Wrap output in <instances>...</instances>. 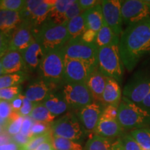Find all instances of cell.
<instances>
[{
    "mask_svg": "<svg viewBox=\"0 0 150 150\" xmlns=\"http://www.w3.org/2000/svg\"><path fill=\"white\" fill-rule=\"evenodd\" d=\"M119 50L124 66L134 70L142 57L150 54V20L128 25L120 38Z\"/></svg>",
    "mask_w": 150,
    "mask_h": 150,
    "instance_id": "obj_1",
    "label": "cell"
},
{
    "mask_svg": "<svg viewBox=\"0 0 150 150\" xmlns=\"http://www.w3.org/2000/svg\"><path fill=\"white\" fill-rule=\"evenodd\" d=\"M117 120L124 129L145 128L150 124V110L123 97L118 106Z\"/></svg>",
    "mask_w": 150,
    "mask_h": 150,
    "instance_id": "obj_2",
    "label": "cell"
},
{
    "mask_svg": "<svg viewBox=\"0 0 150 150\" xmlns=\"http://www.w3.org/2000/svg\"><path fill=\"white\" fill-rule=\"evenodd\" d=\"M35 38L45 52L61 50L70 40L67 29V22L57 24L49 20L39 28Z\"/></svg>",
    "mask_w": 150,
    "mask_h": 150,
    "instance_id": "obj_3",
    "label": "cell"
},
{
    "mask_svg": "<svg viewBox=\"0 0 150 150\" xmlns=\"http://www.w3.org/2000/svg\"><path fill=\"white\" fill-rule=\"evenodd\" d=\"M97 68L106 77L113 79L118 83L122 81L124 65L120 53L119 45L98 48Z\"/></svg>",
    "mask_w": 150,
    "mask_h": 150,
    "instance_id": "obj_4",
    "label": "cell"
},
{
    "mask_svg": "<svg viewBox=\"0 0 150 150\" xmlns=\"http://www.w3.org/2000/svg\"><path fill=\"white\" fill-rule=\"evenodd\" d=\"M64 59L62 49L46 52L39 66L43 80L52 83L63 81Z\"/></svg>",
    "mask_w": 150,
    "mask_h": 150,
    "instance_id": "obj_5",
    "label": "cell"
},
{
    "mask_svg": "<svg viewBox=\"0 0 150 150\" xmlns=\"http://www.w3.org/2000/svg\"><path fill=\"white\" fill-rule=\"evenodd\" d=\"M64 58L79 60L97 67L98 47L95 43H87L78 38L70 40L62 48Z\"/></svg>",
    "mask_w": 150,
    "mask_h": 150,
    "instance_id": "obj_6",
    "label": "cell"
},
{
    "mask_svg": "<svg viewBox=\"0 0 150 150\" xmlns=\"http://www.w3.org/2000/svg\"><path fill=\"white\" fill-rule=\"evenodd\" d=\"M69 107L81 109L95 102L86 83H65L62 93Z\"/></svg>",
    "mask_w": 150,
    "mask_h": 150,
    "instance_id": "obj_7",
    "label": "cell"
},
{
    "mask_svg": "<svg viewBox=\"0 0 150 150\" xmlns=\"http://www.w3.org/2000/svg\"><path fill=\"white\" fill-rule=\"evenodd\" d=\"M121 13L123 23L127 25L150 20V1L143 0L122 1Z\"/></svg>",
    "mask_w": 150,
    "mask_h": 150,
    "instance_id": "obj_8",
    "label": "cell"
},
{
    "mask_svg": "<svg viewBox=\"0 0 150 150\" xmlns=\"http://www.w3.org/2000/svg\"><path fill=\"white\" fill-rule=\"evenodd\" d=\"M52 134L54 136L76 140L83 135V131L76 116L67 113L51 124Z\"/></svg>",
    "mask_w": 150,
    "mask_h": 150,
    "instance_id": "obj_9",
    "label": "cell"
},
{
    "mask_svg": "<svg viewBox=\"0 0 150 150\" xmlns=\"http://www.w3.org/2000/svg\"><path fill=\"white\" fill-rule=\"evenodd\" d=\"M97 67L83 61L65 58L63 81L65 83H86L91 72Z\"/></svg>",
    "mask_w": 150,
    "mask_h": 150,
    "instance_id": "obj_10",
    "label": "cell"
},
{
    "mask_svg": "<svg viewBox=\"0 0 150 150\" xmlns=\"http://www.w3.org/2000/svg\"><path fill=\"white\" fill-rule=\"evenodd\" d=\"M37 33L31 23L23 21L11 32L8 51H24L35 40Z\"/></svg>",
    "mask_w": 150,
    "mask_h": 150,
    "instance_id": "obj_11",
    "label": "cell"
},
{
    "mask_svg": "<svg viewBox=\"0 0 150 150\" xmlns=\"http://www.w3.org/2000/svg\"><path fill=\"white\" fill-rule=\"evenodd\" d=\"M104 21L117 36L122 33L123 20L122 18V1L104 0L101 1Z\"/></svg>",
    "mask_w": 150,
    "mask_h": 150,
    "instance_id": "obj_12",
    "label": "cell"
},
{
    "mask_svg": "<svg viewBox=\"0 0 150 150\" xmlns=\"http://www.w3.org/2000/svg\"><path fill=\"white\" fill-rule=\"evenodd\" d=\"M150 93V76H140L131 81L123 89V97L140 105Z\"/></svg>",
    "mask_w": 150,
    "mask_h": 150,
    "instance_id": "obj_13",
    "label": "cell"
},
{
    "mask_svg": "<svg viewBox=\"0 0 150 150\" xmlns=\"http://www.w3.org/2000/svg\"><path fill=\"white\" fill-rule=\"evenodd\" d=\"M103 110L102 105L96 102L79 110L77 116L84 130L91 134H95Z\"/></svg>",
    "mask_w": 150,
    "mask_h": 150,
    "instance_id": "obj_14",
    "label": "cell"
},
{
    "mask_svg": "<svg viewBox=\"0 0 150 150\" xmlns=\"http://www.w3.org/2000/svg\"><path fill=\"white\" fill-rule=\"evenodd\" d=\"M22 53L25 67L29 70L34 71L40 66L46 52L35 38L33 42Z\"/></svg>",
    "mask_w": 150,
    "mask_h": 150,
    "instance_id": "obj_15",
    "label": "cell"
},
{
    "mask_svg": "<svg viewBox=\"0 0 150 150\" xmlns=\"http://www.w3.org/2000/svg\"><path fill=\"white\" fill-rule=\"evenodd\" d=\"M124 129L120 126L117 120L111 119L101 116L94 135L112 139L116 137L121 136Z\"/></svg>",
    "mask_w": 150,
    "mask_h": 150,
    "instance_id": "obj_16",
    "label": "cell"
},
{
    "mask_svg": "<svg viewBox=\"0 0 150 150\" xmlns=\"http://www.w3.org/2000/svg\"><path fill=\"white\" fill-rule=\"evenodd\" d=\"M107 79L108 77L103 74L97 67L91 72L86 81V85L91 91L95 102L101 104L102 97L106 87Z\"/></svg>",
    "mask_w": 150,
    "mask_h": 150,
    "instance_id": "obj_17",
    "label": "cell"
},
{
    "mask_svg": "<svg viewBox=\"0 0 150 150\" xmlns=\"http://www.w3.org/2000/svg\"><path fill=\"white\" fill-rule=\"evenodd\" d=\"M4 74L21 72L25 67L22 52L8 51L0 58Z\"/></svg>",
    "mask_w": 150,
    "mask_h": 150,
    "instance_id": "obj_18",
    "label": "cell"
},
{
    "mask_svg": "<svg viewBox=\"0 0 150 150\" xmlns=\"http://www.w3.org/2000/svg\"><path fill=\"white\" fill-rule=\"evenodd\" d=\"M50 86L45 80L34 81L27 86L24 92V97L34 104L42 103L45 101L50 92Z\"/></svg>",
    "mask_w": 150,
    "mask_h": 150,
    "instance_id": "obj_19",
    "label": "cell"
},
{
    "mask_svg": "<svg viewBox=\"0 0 150 150\" xmlns=\"http://www.w3.org/2000/svg\"><path fill=\"white\" fill-rule=\"evenodd\" d=\"M55 1L56 0H42V2L31 13L26 21H29L33 27L38 31L39 27L40 28L48 20Z\"/></svg>",
    "mask_w": 150,
    "mask_h": 150,
    "instance_id": "obj_20",
    "label": "cell"
},
{
    "mask_svg": "<svg viewBox=\"0 0 150 150\" xmlns=\"http://www.w3.org/2000/svg\"><path fill=\"white\" fill-rule=\"evenodd\" d=\"M122 91L119 83L112 78L107 79L106 87L103 93L101 104L104 107L109 105L119 106L121 102Z\"/></svg>",
    "mask_w": 150,
    "mask_h": 150,
    "instance_id": "obj_21",
    "label": "cell"
},
{
    "mask_svg": "<svg viewBox=\"0 0 150 150\" xmlns=\"http://www.w3.org/2000/svg\"><path fill=\"white\" fill-rule=\"evenodd\" d=\"M23 22L21 13L18 11H0V31L11 33Z\"/></svg>",
    "mask_w": 150,
    "mask_h": 150,
    "instance_id": "obj_22",
    "label": "cell"
},
{
    "mask_svg": "<svg viewBox=\"0 0 150 150\" xmlns=\"http://www.w3.org/2000/svg\"><path fill=\"white\" fill-rule=\"evenodd\" d=\"M42 103L55 117L64 113L69 108L63 95L59 94L51 93Z\"/></svg>",
    "mask_w": 150,
    "mask_h": 150,
    "instance_id": "obj_23",
    "label": "cell"
},
{
    "mask_svg": "<svg viewBox=\"0 0 150 150\" xmlns=\"http://www.w3.org/2000/svg\"><path fill=\"white\" fill-rule=\"evenodd\" d=\"M83 14L85 18L87 29L98 32L104 22L101 4L86 11Z\"/></svg>",
    "mask_w": 150,
    "mask_h": 150,
    "instance_id": "obj_24",
    "label": "cell"
},
{
    "mask_svg": "<svg viewBox=\"0 0 150 150\" xmlns=\"http://www.w3.org/2000/svg\"><path fill=\"white\" fill-rule=\"evenodd\" d=\"M120 42V37L117 36L112 29L105 22L97 33L95 44L98 48L104 47L118 45Z\"/></svg>",
    "mask_w": 150,
    "mask_h": 150,
    "instance_id": "obj_25",
    "label": "cell"
},
{
    "mask_svg": "<svg viewBox=\"0 0 150 150\" xmlns=\"http://www.w3.org/2000/svg\"><path fill=\"white\" fill-rule=\"evenodd\" d=\"M74 1V0H56L48 20L57 24L65 23V13Z\"/></svg>",
    "mask_w": 150,
    "mask_h": 150,
    "instance_id": "obj_26",
    "label": "cell"
},
{
    "mask_svg": "<svg viewBox=\"0 0 150 150\" xmlns=\"http://www.w3.org/2000/svg\"><path fill=\"white\" fill-rule=\"evenodd\" d=\"M83 13L67 22V29L70 40L80 38L88 29Z\"/></svg>",
    "mask_w": 150,
    "mask_h": 150,
    "instance_id": "obj_27",
    "label": "cell"
},
{
    "mask_svg": "<svg viewBox=\"0 0 150 150\" xmlns=\"http://www.w3.org/2000/svg\"><path fill=\"white\" fill-rule=\"evenodd\" d=\"M29 117L38 122L52 123L56 117L50 112L43 103L35 104Z\"/></svg>",
    "mask_w": 150,
    "mask_h": 150,
    "instance_id": "obj_28",
    "label": "cell"
},
{
    "mask_svg": "<svg viewBox=\"0 0 150 150\" xmlns=\"http://www.w3.org/2000/svg\"><path fill=\"white\" fill-rule=\"evenodd\" d=\"M112 150H143L129 134H122L112 142Z\"/></svg>",
    "mask_w": 150,
    "mask_h": 150,
    "instance_id": "obj_29",
    "label": "cell"
},
{
    "mask_svg": "<svg viewBox=\"0 0 150 150\" xmlns=\"http://www.w3.org/2000/svg\"><path fill=\"white\" fill-rule=\"evenodd\" d=\"M111 139L93 135L86 142L84 150H112Z\"/></svg>",
    "mask_w": 150,
    "mask_h": 150,
    "instance_id": "obj_30",
    "label": "cell"
},
{
    "mask_svg": "<svg viewBox=\"0 0 150 150\" xmlns=\"http://www.w3.org/2000/svg\"><path fill=\"white\" fill-rule=\"evenodd\" d=\"M25 78V74L22 72L1 75L0 76V89L18 86L24 81Z\"/></svg>",
    "mask_w": 150,
    "mask_h": 150,
    "instance_id": "obj_31",
    "label": "cell"
},
{
    "mask_svg": "<svg viewBox=\"0 0 150 150\" xmlns=\"http://www.w3.org/2000/svg\"><path fill=\"white\" fill-rule=\"evenodd\" d=\"M130 135L138 142L143 150H150V129L140 128L134 129Z\"/></svg>",
    "mask_w": 150,
    "mask_h": 150,
    "instance_id": "obj_32",
    "label": "cell"
},
{
    "mask_svg": "<svg viewBox=\"0 0 150 150\" xmlns=\"http://www.w3.org/2000/svg\"><path fill=\"white\" fill-rule=\"evenodd\" d=\"M52 142L54 150H82L81 145L74 140L60 138L52 135Z\"/></svg>",
    "mask_w": 150,
    "mask_h": 150,
    "instance_id": "obj_33",
    "label": "cell"
},
{
    "mask_svg": "<svg viewBox=\"0 0 150 150\" xmlns=\"http://www.w3.org/2000/svg\"><path fill=\"white\" fill-rule=\"evenodd\" d=\"M25 3V0H0V11L21 12Z\"/></svg>",
    "mask_w": 150,
    "mask_h": 150,
    "instance_id": "obj_34",
    "label": "cell"
},
{
    "mask_svg": "<svg viewBox=\"0 0 150 150\" xmlns=\"http://www.w3.org/2000/svg\"><path fill=\"white\" fill-rule=\"evenodd\" d=\"M52 135L51 131L47 134L31 138V139L26 145L22 146V147H19L18 150H35L42 142L50 139L52 138Z\"/></svg>",
    "mask_w": 150,
    "mask_h": 150,
    "instance_id": "obj_35",
    "label": "cell"
},
{
    "mask_svg": "<svg viewBox=\"0 0 150 150\" xmlns=\"http://www.w3.org/2000/svg\"><path fill=\"white\" fill-rule=\"evenodd\" d=\"M51 124L45 122H35L33 124V126L30 131L29 138L40 136L51 132Z\"/></svg>",
    "mask_w": 150,
    "mask_h": 150,
    "instance_id": "obj_36",
    "label": "cell"
},
{
    "mask_svg": "<svg viewBox=\"0 0 150 150\" xmlns=\"http://www.w3.org/2000/svg\"><path fill=\"white\" fill-rule=\"evenodd\" d=\"M24 121V117L22 116H19L18 117L13 120H10L7 124L5 128V131L11 136H13L15 135L20 133L22 125Z\"/></svg>",
    "mask_w": 150,
    "mask_h": 150,
    "instance_id": "obj_37",
    "label": "cell"
},
{
    "mask_svg": "<svg viewBox=\"0 0 150 150\" xmlns=\"http://www.w3.org/2000/svg\"><path fill=\"white\" fill-rule=\"evenodd\" d=\"M20 90L21 89L19 86L0 89V99L11 102L20 95Z\"/></svg>",
    "mask_w": 150,
    "mask_h": 150,
    "instance_id": "obj_38",
    "label": "cell"
},
{
    "mask_svg": "<svg viewBox=\"0 0 150 150\" xmlns=\"http://www.w3.org/2000/svg\"><path fill=\"white\" fill-rule=\"evenodd\" d=\"M42 2V0H28V1H26L23 10L20 12L23 21L27 20L31 13Z\"/></svg>",
    "mask_w": 150,
    "mask_h": 150,
    "instance_id": "obj_39",
    "label": "cell"
},
{
    "mask_svg": "<svg viewBox=\"0 0 150 150\" xmlns=\"http://www.w3.org/2000/svg\"><path fill=\"white\" fill-rule=\"evenodd\" d=\"M83 13V11L81 10V7L79 6L78 3V0H74L72 5L67 8V10L65 15V22H68L69 20L76 18L80 15H81Z\"/></svg>",
    "mask_w": 150,
    "mask_h": 150,
    "instance_id": "obj_40",
    "label": "cell"
},
{
    "mask_svg": "<svg viewBox=\"0 0 150 150\" xmlns=\"http://www.w3.org/2000/svg\"><path fill=\"white\" fill-rule=\"evenodd\" d=\"M11 34V32L6 33L0 31V58L8 51Z\"/></svg>",
    "mask_w": 150,
    "mask_h": 150,
    "instance_id": "obj_41",
    "label": "cell"
},
{
    "mask_svg": "<svg viewBox=\"0 0 150 150\" xmlns=\"http://www.w3.org/2000/svg\"><path fill=\"white\" fill-rule=\"evenodd\" d=\"M12 112L13 108L11 102L0 99V117L8 121Z\"/></svg>",
    "mask_w": 150,
    "mask_h": 150,
    "instance_id": "obj_42",
    "label": "cell"
},
{
    "mask_svg": "<svg viewBox=\"0 0 150 150\" xmlns=\"http://www.w3.org/2000/svg\"><path fill=\"white\" fill-rule=\"evenodd\" d=\"M35 104H34V103L31 102V101H29V99L24 97L23 104H22V108L19 110L18 114L23 117H29L31 111L33 110V108H34Z\"/></svg>",
    "mask_w": 150,
    "mask_h": 150,
    "instance_id": "obj_43",
    "label": "cell"
},
{
    "mask_svg": "<svg viewBox=\"0 0 150 150\" xmlns=\"http://www.w3.org/2000/svg\"><path fill=\"white\" fill-rule=\"evenodd\" d=\"M118 106H114V105H109V106H105L104 107L102 115L106 117L117 120Z\"/></svg>",
    "mask_w": 150,
    "mask_h": 150,
    "instance_id": "obj_44",
    "label": "cell"
},
{
    "mask_svg": "<svg viewBox=\"0 0 150 150\" xmlns=\"http://www.w3.org/2000/svg\"><path fill=\"white\" fill-rule=\"evenodd\" d=\"M101 1H102L97 0H78L79 5L83 12L96 6L97 5L100 4Z\"/></svg>",
    "mask_w": 150,
    "mask_h": 150,
    "instance_id": "obj_45",
    "label": "cell"
},
{
    "mask_svg": "<svg viewBox=\"0 0 150 150\" xmlns=\"http://www.w3.org/2000/svg\"><path fill=\"white\" fill-rule=\"evenodd\" d=\"M33 120L29 117H24V121L22 123L21 131L20 133L23 134L24 136L29 137L30 131H31V129L33 126Z\"/></svg>",
    "mask_w": 150,
    "mask_h": 150,
    "instance_id": "obj_46",
    "label": "cell"
},
{
    "mask_svg": "<svg viewBox=\"0 0 150 150\" xmlns=\"http://www.w3.org/2000/svg\"><path fill=\"white\" fill-rule=\"evenodd\" d=\"M11 138H12L13 142L16 144L18 147H22V146L26 145L29 141V140L31 139L29 137L24 136L21 133H19V134L15 135L13 136H11Z\"/></svg>",
    "mask_w": 150,
    "mask_h": 150,
    "instance_id": "obj_47",
    "label": "cell"
},
{
    "mask_svg": "<svg viewBox=\"0 0 150 150\" xmlns=\"http://www.w3.org/2000/svg\"><path fill=\"white\" fill-rule=\"evenodd\" d=\"M97 36V32L92 31V30L87 29L81 36V40L87 43H95V39Z\"/></svg>",
    "mask_w": 150,
    "mask_h": 150,
    "instance_id": "obj_48",
    "label": "cell"
},
{
    "mask_svg": "<svg viewBox=\"0 0 150 150\" xmlns=\"http://www.w3.org/2000/svg\"><path fill=\"white\" fill-rule=\"evenodd\" d=\"M24 98V95L20 94V95H19L18 97H16L13 100H12L11 102H10L13 111H16L18 112H19V110H20V108H22V104H23Z\"/></svg>",
    "mask_w": 150,
    "mask_h": 150,
    "instance_id": "obj_49",
    "label": "cell"
},
{
    "mask_svg": "<svg viewBox=\"0 0 150 150\" xmlns=\"http://www.w3.org/2000/svg\"><path fill=\"white\" fill-rule=\"evenodd\" d=\"M13 142L12 138L6 131L0 134V146Z\"/></svg>",
    "mask_w": 150,
    "mask_h": 150,
    "instance_id": "obj_50",
    "label": "cell"
},
{
    "mask_svg": "<svg viewBox=\"0 0 150 150\" xmlns=\"http://www.w3.org/2000/svg\"><path fill=\"white\" fill-rule=\"evenodd\" d=\"M35 150H54L53 145H52V138L45 141L44 142H42Z\"/></svg>",
    "mask_w": 150,
    "mask_h": 150,
    "instance_id": "obj_51",
    "label": "cell"
},
{
    "mask_svg": "<svg viewBox=\"0 0 150 150\" xmlns=\"http://www.w3.org/2000/svg\"><path fill=\"white\" fill-rule=\"evenodd\" d=\"M19 147L14 142L0 146V150H18Z\"/></svg>",
    "mask_w": 150,
    "mask_h": 150,
    "instance_id": "obj_52",
    "label": "cell"
},
{
    "mask_svg": "<svg viewBox=\"0 0 150 150\" xmlns=\"http://www.w3.org/2000/svg\"><path fill=\"white\" fill-rule=\"evenodd\" d=\"M140 106L142 108H145V109L150 110V93L149 95H147V97L144 99L143 102L140 104Z\"/></svg>",
    "mask_w": 150,
    "mask_h": 150,
    "instance_id": "obj_53",
    "label": "cell"
},
{
    "mask_svg": "<svg viewBox=\"0 0 150 150\" xmlns=\"http://www.w3.org/2000/svg\"><path fill=\"white\" fill-rule=\"evenodd\" d=\"M4 74V71H3V68H2V66H1V62H0V76H1V75Z\"/></svg>",
    "mask_w": 150,
    "mask_h": 150,
    "instance_id": "obj_54",
    "label": "cell"
},
{
    "mask_svg": "<svg viewBox=\"0 0 150 150\" xmlns=\"http://www.w3.org/2000/svg\"><path fill=\"white\" fill-rule=\"evenodd\" d=\"M4 131H5V129L4 128V127L1 126V125H0V134L4 132Z\"/></svg>",
    "mask_w": 150,
    "mask_h": 150,
    "instance_id": "obj_55",
    "label": "cell"
}]
</instances>
